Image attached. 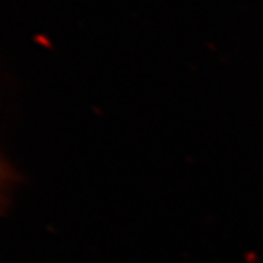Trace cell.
I'll return each instance as SVG.
<instances>
[{
	"label": "cell",
	"mask_w": 263,
	"mask_h": 263,
	"mask_svg": "<svg viewBox=\"0 0 263 263\" xmlns=\"http://www.w3.org/2000/svg\"><path fill=\"white\" fill-rule=\"evenodd\" d=\"M3 181V170L0 168V183Z\"/></svg>",
	"instance_id": "1"
}]
</instances>
